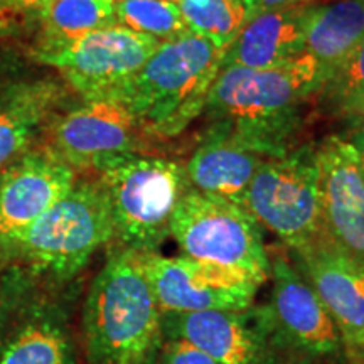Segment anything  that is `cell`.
<instances>
[{"mask_svg":"<svg viewBox=\"0 0 364 364\" xmlns=\"http://www.w3.org/2000/svg\"><path fill=\"white\" fill-rule=\"evenodd\" d=\"M324 85L307 53L270 70L223 68L203 113L260 156L280 157L292 150L306 102Z\"/></svg>","mask_w":364,"mask_h":364,"instance_id":"6da1fadb","label":"cell"},{"mask_svg":"<svg viewBox=\"0 0 364 364\" xmlns=\"http://www.w3.org/2000/svg\"><path fill=\"white\" fill-rule=\"evenodd\" d=\"M88 364H156L162 312L139 253L117 247L95 277L83 312Z\"/></svg>","mask_w":364,"mask_h":364,"instance_id":"7a4b0ae2","label":"cell"},{"mask_svg":"<svg viewBox=\"0 0 364 364\" xmlns=\"http://www.w3.org/2000/svg\"><path fill=\"white\" fill-rule=\"evenodd\" d=\"M223 56L225 51L191 33L166 41L134 78L108 98L124 103L144 134L172 139L203 115Z\"/></svg>","mask_w":364,"mask_h":364,"instance_id":"3957f363","label":"cell"},{"mask_svg":"<svg viewBox=\"0 0 364 364\" xmlns=\"http://www.w3.org/2000/svg\"><path fill=\"white\" fill-rule=\"evenodd\" d=\"M113 221V240L135 253H159L171 238V220L191 189L186 164L162 157L130 156L100 171Z\"/></svg>","mask_w":364,"mask_h":364,"instance_id":"277c9868","label":"cell"},{"mask_svg":"<svg viewBox=\"0 0 364 364\" xmlns=\"http://www.w3.org/2000/svg\"><path fill=\"white\" fill-rule=\"evenodd\" d=\"M113 241V221L100 182L75 184L48 209L14 248L31 268L54 280H70L98 248Z\"/></svg>","mask_w":364,"mask_h":364,"instance_id":"5b68a950","label":"cell"},{"mask_svg":"<svg viewBox=\"0 0 364 364\" xmlns=\"http://www.w3.org/2000/svg\"><path fill=\"white\" fill-rule=\"evenodd\" d=\"M171 238L184 257L235 270L263 285L270 257L262 228L243 206L191 188L171 220Z\"/></svg>","mask_w":364,"mask_h":364,"instance_id":"8992f818","label":"cell"},{"mask_svg":"<svg viewBox=\"0 0 364 364\" xmlns=\"http://www.w3.org/2000/svg\"><path fill=\"white\" fill-rule=\"evenodd\" d=\"M243 208L258 225L284 241L290 252L324 236L318 193L317 145H302L267 159L255 172Z\"/></svg>","mask_w":364,"mask_h":364,"instance_id":"52a82bcc","label":"cell"},{"mask_svg":"<svg viewBox=\"0 0 364 364\" xmlns=\"http://www.w3.org/2000/svg\"><path fill=\"white\" fill-rule=\"evenodd\" d=\"M161 41L122 26L105 27L71 41L41 48L36 59L65 76L85 100L110 97L134 78Z\"/></svg>","mask_w":364,"mask_h":364,"instance_id":"ba28073f","label":"cell"},{"mask_svg":"<svg viewBox=\"0 0 364 364\" xmlns=\"http://www.w3.org/2000/svg\"><path fill=\"white\" fill-rule=\"evenodd\" d=\"M164 339H182L218 364H295L282 344L268 307L162 314Z\"/></svg>","mask_w":364,"mask_h":364,"instance_id":"9c48e42d","label":"cell"},{"mask_svg":"<svg viewBox=\"0 0 364 364\" xmlns=\"http://www.w3.org/2000/svg\"><path fill=\"white\" fill-rule=\"evenodd\" d=\"M272 294L265 304L277 334L295 364L346 359L344 343L324 304L284 253L270 260Z\"/></svg>","mask_w":364,"mask_h":364,"instance_id":"30bf717a","label":"cell"},{"mask_svg":"<svg viewBox=\"0 0 364 364\" xmlns=\"http://www.w3.org/2000/svg\"><path fill=\"white\" fill-rule=\"evenodd\" d=\"M162 314L245 311L255 306L260 285L225 267L189 257L139 253Z\"/></svg>","mask_w":364,"mask_h":364,"instance_id":"8fae6325","label":"cell"},{"mask_svg":"<svg viewBox=\"0 0 364 364\" xmlns=\"http://www.w3.org/2000/svg\"><path fill=\"white\" fill-rule=\"evenodd\" d=\"M48 149L73 169L102 171L118 159L136 154L140 129L132 112L115 98L85 100L48 125Z\"/></svg>","mask_w":364,"mask_h":364,"instance_id":"7c38bea8","label":"cell"},{"mask_svg":"<svg viewBox=\"0 0 364 364\" xmlns=\"http://www.w3.org/2000/svg\"><path fill=\"white\" fill-rule=\"evenodd\" d=\"M290 260L324 304L344 343L346 359L364 364V260L324 235Z\"/></svg>","mask_w":364,"mask_h":364,"instance_id":"4fadbf2b","label":"cell"},{"mask_svg":"<svg viewBox=\"0 0 364 364\" xmlns=\"http://www.w3.org/2000/svg\"><path fill=\"white\" fill-rule=\"evenodd\" d=\"M75 184L76 171L48 147L29 149L0 171V248H14Z\"/></svg>","mask_w":364,"mask_h":364,"instance_id":"5bb4252c","label":"cell"},{"mask_svg":"<svg viewBox=\"0 0 364 364\" xmlns=\"http://www.w3.org/2000/svg\"><path fill=\"white\" fill-rule=\"evenodd\" d=\"M318 193L324 233L364 260V176L349 140L331 135L317 145Z\"/></svg>","mask_w":364,"mask_h":364,"instance_id":"9a60e30c","label":"cell"},{"mask_svg":"<svg viewBox=\"0 0 364 364\" xmlns=\"http://www.w3.org/2000/svg\"><path fill=\"white\" fill-rule=\"evenodd\" d=\"M312 0L250 17L223 56V68L270 70L306 51V31Z\"/></svg>","mask_w":364,"mask_h":364,"instance_id":"2e32d148","label":"cell"},{"mask_svg":"<svg viewBox=\"0 0 364 364\" xmlns=\"http://www.w3.org/2000/svg\"><path fill=\"white\" fill-rule=\"evenodd\" d=\"M267 161L221 127L213 125L186 164L191 188L243 206L258 167Z\"/></svg>","mask_w":364,"mask_h":364,"instance_id":"e0dca14e","label":"cell"},{"mask_svg":"<svg viewBox=\"0 0 364 364\" xmlns=\"http://www.w3.org/2000/svg\"><path fill=\"white\" fill-rule=\"evenodd\" d=\"M363 38L364 0L314 4L309 14L304 53L316 59L327 83Z\"/></svg>","mask_w":364,"mask_h":364,"instance_id":"ac0fdd59","label":"cell"},{"mask_svg":"<svg viewBox=\"0 0 364 364\" xmlns=\"http://www.w3.org/2000/svg\"><path fill=\"white\" fill-rule=\"evenodd\" d=\"M0 364H71L70 336L48 311H31L0 331Z\"/></svg>","mask_w":364,"mask_h":364,"instance_id":"d6986e66","label":"cell"},{"mask_svg":"<svg viewBox=\"0 0 364 364\" xmlns=\"http://www.w3.org/2000/svg\"><path fill=\"white\" fill-rule=\"evenodd\" d=\"M61 88L54 81H33L0 110V171L29 150L41 127L49 124Z\"/></svg>","mask_w":364,"mask_h":364,"instance_id":"ffe728a7","label":"cell"},{"mask_svg":"<svg viewBox=\"0 0 364 364\" xmlns=\"http://www.w3.org/2000/svg\"><path fill=\"white\" fill-rule=\"evenodd\" d=\"M115 2L117 0H46L36 9L43 27L41 48H54L105 27L118 26Z\"/></svg>","mask_w":364,"mask_h":364,"instance_id":"44dd1931","label":"cell"},{"mask_svg":"<svg viewBox=\"0 0 364 364\" xmlns=\"http://www.w3.org/2000/svg\"><path fill=\"white\" fill-rule=\"evenodd\" d=\"M177 6L191 34L225 53L250 21L243 0H177Z\"/></svg>","mask_w":364,"mask_h":364,"instance_id":"7402d4cb","label":"cell"},{"mask_svg":"<svg viewBox=\"0 0 364 364\" xmlns=\"http://www.w3.org/2000/svg\"><path fill=\"white\" fill-rule=\"evenodd\" d=\"M117 24L161 43L188 34L174 0H117Z\"/></svg>","mask_w":364,"mask_h":364,"instance_id":"603a6c76","label":"cell"},{"mask_svg":"<svg viewBox=\"0 0 364 364\" xmlns=\"http://www.w3.org/2000/svg\"><path fill=\"white\" fill-rule=\"evenodd\" d=\"M364 91V38L354 49L343 66L334 73L321 91L327 102L334 105L336 110L343 108Z\"/></svg>","mask_w":364,"mask_h":364,"instance_id":"cb8c5ba5","label":"cell"},{"mask_svg":"<svg viewBox=\"0 0 364 364\" xmlns=\"http://www.w3.org/2000/svg\"><path fill=\"white\" fill-rule=\"evenodd\" d=\"M156 364H218L206 353L182 339L166 338L159 349Z\"/></svg>","mask_w":364,"mask_h":364,"instance_id":"d4e9b609","label":"cell"},{"mask_svg":"<svg viewBox=\"0 0 364 364\" xmlns=\"http://www.w3.org/2000/svg\"><path fill=\"white\" fill-rule=\"evenodd\" d=\"M33 81H27L16 75L14 63L0 54V110L17 98Z\"/></svg>","mask_w":364,"mask_h":364,"instance_id":"484cf974","label":"cell"},{"mask_svg":"<svg viewBox=\"0 0 364 364\" xmlns=\"http://www.w3.org/2000/svg\"><path fill=\"white\" fill-rule=\"evenodd\" d=\"M299 2H304V0H243V6L247 7L250 17H253L257 16V14L290 7Z\"/></svg>","mask_w":364,"mask_h":364,"instance_id":"4316f807","label":"cell"},{"mask_svg":"<svg viewBox=\"0 0 364 364\" xmlns=\"http://www.w3.org/2000/svg\"><path fill=\"white\" fill-rule=\"evenodd\" d=\"M341 113L351 122L353 127L364 125V91L359 97L354 98L353 102L346 105L343 110H341Z\"/></svg>","mask_w":364,"mask_h":364,"instance_id":"83f0119b","label":"cell"},{"mask_svg":"<svg viewBox=\"0 0 364 364\" xmlns=\"http://www.w3.org/2000/svg\"><path fill=\"white\" fill-rule=\"evenodd\" d=\"M349 144L353 145L354 152H356L359 169H361L363 176H364V125L354 127V132H353L351 139H349Z\"/></svg>","mask_w":364,"mask_h":364,"instance_id":"f1b7e54d","label":"cell"},{"mask_svg":"<svg viewBox=\"0 0 364 364\" xmlns=\"http://www.w3.org/2000/svg\"><path fill=\"white\" fill-rule=\"evenodd\" d=\"M46 0H11L7 7H21V9H38L43 6Z\"/></svg>","mask_w":364,"mask_h":364,"instance_id":"f546056e","label":"cell"},{"mask_svg":"<svg viewBox=\"0 0 364 364\" xmlns=\"http://www.w3.org/2000/svg\"><path fill=\"white\" fill-rule=\"evenodd\" d=\"M9 2H11V0H0V6H6L7 7Z\"/></svg>","mask_w":364,"mask_h":364,"instance_id":"4dcf8cb0","label":"cell"},{"mask_svg":"<svg viewBox=\"0 0 364 364\" xmlns=\"http://www.w3.org/2000/svg\"><path fill=\"white\" fill-rule=\"evenodd\" d=\"M174 2H177V0H174Z\"/></svg>","mask_w":364,"mask_h":364,"instance_id":"1f68e13d","label":"cell"}]
</instances>
